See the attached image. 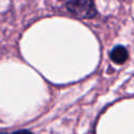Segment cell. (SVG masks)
Returning a JSON list of instances; mask_svg holds the SVG:
<instances>
[{
    "label": "cell",
    "mask_w": 134,
    "mask_h": 134,
    "mask_svg": "<svg viewBox=\"0 0 134 134\" xmlns=\"http://www.w3.org/2000/svg\"><path fill=\"white\" fill-rule=\"evenodd\" d=\"M111 55V59L114 63L116 64H122L125 63L127 60H128V50L121 46V45H118L116 47H114L110 53Z\"/></svg>",
    "instance_id": "cell-2"
},
{
    "label": "cell",
    "mask_w": 134,
    "mask_h": 134,
    "mask_svg": "<svg viewBox=\"0 0 134 134\" xmlns=\"http://www.w3.org/2000/svg\"><path fill=\"white\" fill-rule=\"evenodd\" d=\"M67 9L80 19H90L96 15L93 0H69Z\"/></svg>",
    "instance_id": "cell-1"
},
{
    "label": "cell",
    "mask_w": 134,
    "mask_h": 134,
    "mask_svg": "<svg viewBox=\"0 0 134 134\" xmlns=\"http://www.w3.org/2000/svg\"><path fill=\"white\" fill-rule=\"evenodd\" d=\"M13 134H32V133L30 131H28V130H19V131L14 132Z\"/></svg>",
    "instance_id": "cell-3"
}]
</instances>
